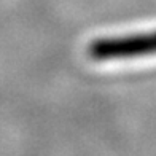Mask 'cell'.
I'll return each mask as SVG.
<instances>
[{"label":"cell","instance_id":"6da1fadb","mask_svg":"<svg viewBox=\"0 0 156 156\" xmlns=\"http://www.w3.org/2000/svg\"><path fill=\"white\" fill-rule=\"evenodd\" d=\"M86 54L104 66L156 61V29L96 37L88 43Z\"/></svg>","mask_w":156,"mask_h":156}]
</instances>
